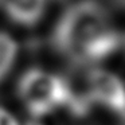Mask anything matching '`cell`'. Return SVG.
<instances>
[{"instance_id": "1", "label": "cell", "mask_w": 125, "mask_h": 125, "mask_svg": "<svg viewBox=\"0 0 125 125\" xmlns=\"http://www.w3.org/2000/svg\"><path fill=\"white\" fill-rule=\"evenodd\" d=\"M121 36L108 10L95 0H78L59 16L51 34L54 50L78 67L95 65L118 50Z\"/></svg>"}, {"instance_id": "2", "label": "cell", "mask_w": 125, "mask_h": 125, "mask_svg": "<svg viewBox=\"0 0 125 125\" xmlns=\"http://www.w3.org/2000/svg\"><path fill=\"white\" fill-rule=\"evenodd\" d=\"M20 102L32 118H42L67 104V82L65 75L43 69H28L18 82Z\"/></svg>"}, {"instance_id": "3", "label": "cell", "mask_w": 125, "mask_h": 125, "mask_svg": "<svg viewBox=\"0 0 125 125\" xmlns=\"http://www.w3.org/2000/svg\"><path fill=\"white\" fill-rule=\"evenodd\" d=\"M85 74L93 105L125 120V82L117 74L100 67H92Z\"/></svg>"}, {"instance_id": "4", "label": "cell", "mask_w": 125, "mask_h": 125, "mask_svg": "<svg viewBox=\"0 0 125 125\" xmlns=\"http://www.w3.org/2000/svg\"><path fill=\"white\" fill-rule=\"evenodd\" d=\"M47 0H0V8L6 15L23 27H32L43 18Z\"/></svg>"}, {"instance_id": "5", "label": "cell", "mask_w": 125, "mask_h": 125, "mask_svg": "<svg viewBox=\"0 0 125 125\" xmlns=\"http://www.w3.org/2000/svg\"><path fill=\"white\" fill-rule=\"evenodd\" d=\"M19 47L11 35L0 31V82L3 81L14 67L18 58Z\"/></svg>"}, {"instance_id": "6", "label": "cell", "mask_w": 125, "mask_h": 125, "mask_svg": "<svg viewBox=\"0 0 125 125\" xmlns=\"http://www.w3.org/2000/svg\"><path fill=\"white\" fill-rule=\"evenodd\" d=\"M0 125H20L18 118L8 110L0 106Z\"/></svg>"}, {"instance_id": "7", "label": "cell", "mask_w": 125, "mask_h": 125, "mask_svg": "<svg viewBox=\"0 0 125 125\" xmlns=\"http://www.w3.org/2000/svg\"><path fill=\"white\" fill-rule=\"evenodd\" d=\"M112 1H113L116 6H118L121 10H124V11H125V0H112Z\"/></svg>"}]
</instances>
